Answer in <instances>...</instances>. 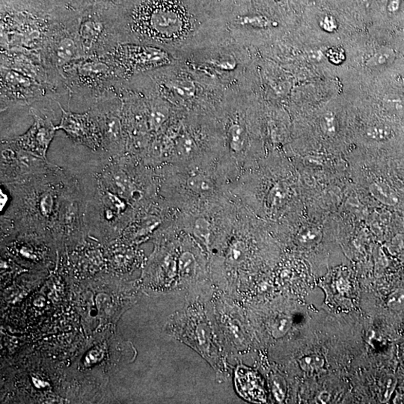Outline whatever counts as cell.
Returning <instances> with one entry per match:
<instances>
[{"label":"cell","mask_w":404,"mask_h":404,"mask_svg":"<svg viewBox=\"0 0 404 404\" xmlns=\"http://www.w3.org/2000/svg\"><path fill=\"white\" fill-rule=\"evenodd\" d=\"M176 149L180 156H190L195 149L193 139L189 136H182L177 140Z\"/></svg>","instance_id":"d4e9b609"},{"label":"cell","mask_w":404,"mask_h":404,"mask_svg":"<svg viewBox=\"0 0 404 404\" xmlns=\"http://www.w3.org/2000/svg\"><path fill=\"white\" fill-rule=\"evenodd\" d=\"M58 104L62 111V118L57 131L62 130L77 144L86 146L91 150H103V139L98 118L91 109L85 113H75L66 111Z\"/></svg>","instance_id":"9c48e42d"},{"label":"cell","mask_w":404,"mask_h":404,"mask_svg":"<svg viewBox=\"0 0 404 404\" xmlns=\"http://www.w3.org/2000/svg\"><path fill=\"white\" fill-rule=\"evenodd\" d=\"M70 98H79L90 105L126 81L106 55L85 57L61 70Z\"/></svg>","instance_id":"7a4b0ae2"},{"label":"cell","mask_w":404,"mask_h":404,"mask_svg":"<svg viewBox=\"0 0 404 404\" xmlns=\"http://www.w3.org/2000/svg\"><path fill=\"white\" fill-rule=\"evenodd\" d=\"M44 60L60 73L64 67L85 57L77 24L52 25L43 52Z\"/></svg>","instance_id":"52a82bcc"},{"label":"cell","mask_w":404,"mask_h":404,"mask_svg":"<svg viewBox=\"0 0 404 404\" xmlns=\"http://www.w3.org/2000/svg\"><path fill=\"white\" fill-rule=\"evenodd\" d=\"M77 33L85 57H103L122 43L119 20H84L77 24Z\"/></svg>","instance_id":"ba28073f"},{"label":"cell","mask_w":404,"mask_h":404,"mask_svg":"<svg viewBox=\"0 0 404 404\" xmlns=\"http://www.w3.org/2000/svg\"><path fill=\"white\" fill-rule=\"evenodd\" d=\"M397 382V380L395 376L392 375V374H389L384 378L383 384H382V388L384 389L383 393H382L384 402L388 401L393 395Z\"/></svg>","instance_id":"4316f807"},{"label":"cell","mask_w":404,"mask_h":404,"mask_svg":"<svg viewBox=\"0 0 404 404\" xmlns=\"http://www.w3.org/2000/svg\"><path fill=\"white\" fill-rule=\"evenodd\" d=\"M401 0H389L388 3V11L389 12L395 13L400 8Z\"/></svg>","instance_id":"1f68e13d"},{"label":"cell","mask_w":404,"mask_h":404,"mask_svg":"<svg viewBox=\"0 0 404 404\" xmlns=\"http://www.w3.org/2000/svg\"><path fill=\"white\" fill-rule=\"evenodd\" d=\"M47 159L24 150L10 140L1 144V183L24 180L57 168Z\"/></svg>","instance_id":"5b68a950"},{"label":"cell","mask_w":404,"mask_h":404,"mask_svg":"<svg viewBox=\"0 0 404 404\" xmlns=\"http://www.w3.org/2000/svg\"><path fill=\"white\" fill-rule=\"evenodd\" d=\"M322 131L328 136H333L338 131V124L336 116L331 112L325 113L320 120Z\"/></svg>","instance_id":"44dd1931"},{"label":"cell","mask_w":404,"mask_h":404,"mask_svg":"<svg viewBox=\"0 0 404 404\" xmlns=\"http://www.w3.org/2000/svg\"><path fill=\"white\" fill-rule=\"evenodd\" d=\"M329 397L330 395H328V393H326V392H322L321 394L319 395V400L321 403H327L328 400H329Z\"/></svg>","instance_id":"d6a6232c"},{"label":"cell","mask_w":404,"mask_h":404,"mask_svg":"<svg viewBox=\"0 0 404 404\" xmlns=\"http://www.w3.org/2000/svg\"><path fill=\"white\" fill-rule=\"evenodd\" d=\"M387 305L392 311H399L404 309V288H399L388 297Z\"/></svg>","instance_id":"7402d4cb"},{"label":"cell","mask_w":404,"mask_h":404,"mask_svg":"<svg viewBox=\"0 0 404 404\" xmlns=\"http://www.w3.org/2000/svg\"><path fill=\"white\" fill-rule=\"evenodd\" d=\"M8 198H9L7 195L3 191V190H1V211H3V208L7 203Z\"/></svg>","instance_id":"836d02e7"},{"label":"cell","mask_w":404,"mask_h":404,"mask_svg":"<svg viewBox=\"0 0 404 404\" xmlns=\"http://www.w3.org/2000/svg\"><path fill=\"white\" fill-rule=\"evenodd\" d=\"M101 126L103 151L110 157H122L126 154V136L122 114L121 88L108 91L90 106Z\"/></svg>","instance_id":"3957f363"},{"label":"cell","mask_w":404,"mask_h":404,"mask_svg":"<svg viewBox=\"0 0 404 404\" xmlns=\"http://www.w3.org/2000/svg\"><path fill=\"white\" fill-rule=\"evenodd\" d=\"M326 360L323 356L319 354H308L303 356L299 359V364L302 370L305 372H315L323 369Z\"/></svg>","instance_id":"2e32d148"},{"label":"cell","mask_w":404,"mask_h":404,"mask_svg":"<svg viewBox=\"0 0 404 404\" xmlns=\"http://www.w3.org/2000/svg\"><path fill=\"white\" fill-rule=\"evenodd\" d=\"M236 387L241 395L253 401L265 400V394L260 379L254 372L241 369L236 372Z\"/></svg>","instance_id":"8fae6325"},{"label":"cell","mask_w":404,"mask_h":404,"mask_svg":"<svg viewBox=\"0 0 404 404\" xmlns=\"http://www.w3.org/2000/svg\"><path fill=\"white\" fill-rule=\"evenodd\" d=\"M285 385L282 382V379L279 377H276L272 381V392L277 397V400H282L285 397Z\"/></svg>","instance_id":"f546056e"},{"label":"cell","mask_w":404,"mask_h":404,"mask_svg":"<svg viewBox=\"0 0 404 404\" xmlns=\"http://www.w3.org/2000/svg\"><path fill=\"white\" fill-rule=\"evenodd\" d=\"M179 267L183 274L190 275L194 272L195 267V259L193 254L190 252H185L179 259Z\"/></svg>","instance_id":"cb8c5ba5"},{"label":"cell","mask_w":404,"mask_h":404,"mask_svg":"<svg viewBox=\"0 0 404 404\" xmlns=\"http://www.w3.org/2000/svg\"><path fill=\"white\" fill-rule=\"evenodd\" d=\"M226 136L231 152L236 155L244 154L247 138L244 124L238 121H232L228 126Z\"/></svg>","instance_id":"7c38bea8"},{"label":"cell","mask_w":404,"mask_h":404,"mask_svg":"<svg viewBox=\"0 0 404 404\" xmlns=\"http://www.w3.org/2000/svg\"><path fill=\"white\" fill-rule=\"evenodd\" d=\"M187 187L194 193H207L213 190V183L207 175L195 173L187 178Z\"/></svg>","instance_id":"5bb4252c"},{"label":"cell","mask_w":404,"mask_h":404,"mask_svg":"<svg viewBox=\"0 0 404 404\" xmlns=\"http://www.w3.org/2000/svg\"><path fill=\"white\" fill-rule=\"evenodd\" d=\"M52 98L47 88L20 72L1 67V111L14 106H29Z\"/></svg>","instance_id":"8992f818"},{"label":"cell","mask_w":404,"mask_h":404,"mask_svg":"<svg viewBox=\"0 0 404 404\" xmlns=\"http://www.w3.org/2000/svg\"><path fill=\"white\" fill-rule=\"evenodd\" d=\"M291 326V318L287 315H280L271 324V333L274 338H282L288 333Z\"/></svg>","instance_id":"d6986e66"},{"label":"cell","mask_w":404,"mask_h":404,"mask_svg":"<svg viewBox=\"0 0 404 404\" xmlns=\"http://www.w3.org/2000/svg\"><path fill=\"white\" fill-rule=\"evenodd\" d=\"M193 231L195 234L205 241H208L211 232L210 223L205 219H198L194 223Z\"/></svg>","instance_id":"484cf974"},{"label":"cell","mask_w":404,"mask_h":404,"mask_svg":"<svg viewBox=\"0 0 404 404\" xmlns=\"http://www.w3.org/2000/svg\"><path fill=\"white\" fill-rule=\"evenodd\" d=\"M395 52L389 47H383L376 51L366 61V65L369 67H380L393 62L395 59Z\"/></svg>","instance_id":"9a60e30c"},{"label":"cell","mask_w":404,"mask_h":404,"mask_svg":"<svg viewBox=\"0 0 404 404\" xmlns=\"http://www.w3.org/2000/svg\"><path fill=\"white\" fill-rule=\"evenodd\" d=\"M371 195L381 203L388 206H395L399 202L397 193L392 187L383 181H375L370 186Z\"/></svg>","instance_id":"4fadbf2b"},{"label":"cell","mask_w":404,"mask_h":404,"mask_svg":"<svg viewBox=\"0 0 404 404\" xmlns=\"http://www.w3.org/2000/svg\"><path fill=\"white\" fill-rule=\"evenodd\" d=\"M384 107L389 113L399 117H404V98L400 95L389 94L382 99Z\"/></svg>","instance_id":"e0dca14e"},{"label":"cell","mask_w":404,"mask_h":404,"mask_svg":"<svg viewBox=\"0 0 404 404\" xmlns=\"http://www.w3.org/2000/svg\"><path fill=\"white\" fill-rule=\"evenodd\" d=\"M365 136L371 140L377 142L389 140L392 136V130L385 124H374L366 128Z\"/></svg>","instance_id":"ac0fdd59"},{"label":"cell","mask_w":404,"mask_h":404,"mask_svg":"<svg viewBox=\"0 0 404 404\" xmlns=\"http://www.w3.org/2000/svg\"><path fill=\"white\" fill-rule=\"evenodd\" d=\"M67 178L58 167L47 173L2 183L9 190L12 201L2 216L1 226L19 230H53Z\"/></svg>","instance_id":"6da1fadb"},{"label":"cell","mask_w":404,"mask_h":404,"mask_svg":"<svg viewBox=\"0 0 404 404\" xmlns=\"http://www.w3.org/2000/svg\"><path fill=\"white\" fill-rule=\"evenodd\" d=\"M321 238V234L318 230L315 228H308L304 230L303 232L300 233L298 236V241L300 244L305 246H311V245L318 244Z\"/></svg>","instance_id":"603a6c76"},{"label":"cell","mask_w":404,"mask_h":404,"mask_svg":"<svg viewBox=\"0 0 404 404\" xmlns=\"http://www.w3.org/2000/svg\"><path fill=\"white\" fill-rule=\"evenodd\" d=\"M167 51L147 44L121 43L106 54L124 80L165 65Z\"/></svg>","instance_id":"277c9868"},{"label":"cell","mask_w":404,"mask_h":404,"mask_svg":"<svg viewBox=\"0 0 404 404\" xmlns=\"http://www.w3.org/2000/svg\"><path fill=\"white\" fill-rule=\"evenodd\" d=\"M29 113L34 118L33 124L25 134L10 141L24 150L47 159V150L57 132V126L50 118L43 117L34 108H30Z\"/></svg>","instance_id":"30bf717a"},{"label":"cell","mask_w":404,"mask_h":404,"mask_svg":"<svg viewBox=\"0 0 404 404\" xmlns=\"http://www.w3.org/2000/svg\"><path fill=\"white\" fill-rule=\"evenodd\" d=\"M288 190L286 186L282 183H277L272 187L268 195V202L272 207L282 205L287 200Z\"/></svg>","instance_id":"ffe728a7"},{"label":"cell","mask_w":404,"mask_h":404,"mask_svg":"<svg viewBox=\"0 0 404 404\" xmlns=\"http://www.w3.org/2000/svg\"><path fill=\"white\" fill-rule=\"evenodd\" d=\"M320 26L323 31L332 33L338 29V23L334 17L330 15H326L322 18L320 21Z\"/></svg>","instance_id":"f1b7e54d"},{"label":"cell","mask_w":404,"mask_h":404,"mask_svg":"<svg viewBox=\"0 0 404 404\" xmlns=\"http://www.w3.org/2000/svg\"><path fill=\"white\" fill-rule=\"evenodd\" d=\"M245 249L242 243L237 242L231 247L229 252V259L231 261H239L244 259Z\"/></svg>","instance_id":"4dcf8cb0"},{"label":"cell","mask_w":404,"mask_h":404,"mask_svg":"<svg viewBox=\"0 0 404 404\" xmlns=\"http://www.w3.org/2000/svg\"><path fill=\"white\" fill-rule=\"evenodd\" d=\"M328 61L334 65H340L345 60V52L342 49L333 47L327 52Z\"/></svg>","instance_id":"83f0119b"}]
</instances>
